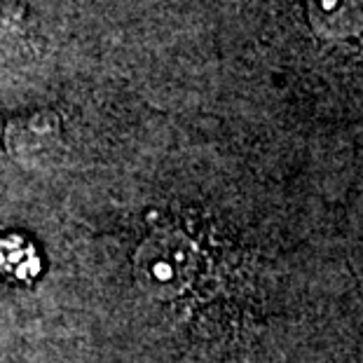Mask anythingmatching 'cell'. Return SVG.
<instances>
[{
    "label": "cell",
    "instance_id": "7a4b0ae2",
    "mask_svg": "<svg viewBox=\"0 0 363 363\" xmlns=\"http://www.w3.org/2000/svg\"><path fill=\"white\" fill-rule=\"evenodd\" d=\"M307 17L314 33L326 40L363 38V0H307Z\"/></svg>",
    "mask_w": 363,
    "mask_h": 363
},
{
    "label": "cell",
    "instance_id": "3957f363",
    "mask_svg": "<svg viewBox=\"0 0 363 363\" xmlns=\"http://www.w3.org/2000/svg\"><path fill=\"white\" fill-rule=\"evenodd\" d=\"M26 26V10L17 3L0 0V48L14 43Z\"/></svg>",
    "mask_w": 363,
    "mask_h": 363
},
{
    "label": "cell",
    "instance_id": "6da1fadb",
    "mask_svg": "<svg viewBox=\"0 0 363 363\" xmlns=\"http://www.w3.org/2000/svg\"><path fill=\"white\" fill-rule=\"evenodd\" d=\"M7 152L28 167H40L61 150L64 143V125L52 111H30L17 115L5 125Z\"/></svg>",
    "mask_w": 363,
    "mask_h": 363
}]
</instances>
